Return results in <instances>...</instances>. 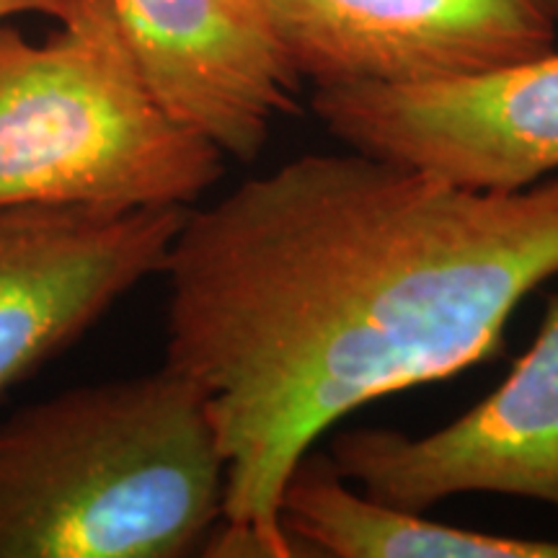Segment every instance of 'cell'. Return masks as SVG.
<instances>
[{"instance_id":"cell-10","label":"cell","mask_w":558,"mask_h":558,"mask_svg":"<svg viewBox=\"0 0 558 558\" xmlns=\"http://www.w3.org/2000/svg\"><path fill=\"white\" fill-rule=\"evenodd\" d=\"M73 5L75 0H0V24L13 16H26V13L60 21L73 11Z\"/></svg>"},{"instance_id":"cell-1","label":"cell","mask_w":558,"mask_h":558,"mask_svg":"<svg viewBox=\"0 0 558 558\" xmlns=\"http://www.w3.org/2000/svg\"><path fill=\"white\" fill-rule=\"evenodd\" d=\"M166 362L226 460L202 556L295 558L279 494L326 429L497 354L558 275V173L481 192L367 153H308L190 209L166 256Z\"/></svg>"},{"instance_id":"cell-5","label":"cell","mask_w":558,"mask_h":558,"mask_svg":"<svg viewBox=\"0 0 558 558\" xmlns=\"http://www.w3.org/2000/svg\"><path fill=\"white\" fill-rule=\"evenodd\" d=\"M313 88H409L478 78L556 50L548 0H267Z\"/></svg>"},{"instance_id":"cell-11","label":"cell","mask_w":558,"mask_h":558,"mask_svg":"<svg viewBox=\"0 0 558 558\" xmlns=\"http://www.w3.org/2000/svg\"><path fill=\"white\" fill-rule=\"evenodd\" d=\"M548 5H550V11H554V16L558 21V0H548Z\"/></svg>"},{"instance_id":"cell-7","label":"cell","mask_w":558,"mask_h":558,"mask_svg":"<svg viewBox=\"0 0 558 558\" xmlns=\"http://www.w3.org/2000/svg\"><path fill=\"white\" fill-rule=\"evenodd\" d=\"M362 494L414 512L460 494H505L558 509V292L533 344L488 399L442 429H347L329 456Z\"/></svg>"},{"instance_id":"cell-8","label":"cell","mask_w":558,"mask_h":558,"mask_svg":"<svg viewBox=\"0 0 558 558\" xmlns=\"http://www.w3.org/2000/svg\"><path fill=\"white\" fill-rule=\"evenodd\" d=\"M145 81L177 120L226 158L254 160L277 120L298 111L303 78L267 0H111Z\"/></svg>"},{"instance_id":"cell-6","label":"cell","mask_w":558,"mask_h":558,"mask_svg":"<svg viewBox=\"0 0 558 558\" xmlns=\"http://www.w3.org/2000/svg\"><path fill=\"white\" fill-rule=\"evenodd\" d=\"M190 207H0V399L163 271Z\"/></svg>"},{"instance_id":"cell-9","label":"cell","mask_w":558,"mask_h":558,"mask_svg":"<svg viewBox=\"0 0 558 558\" xmlns=\"http://www.w3.org/2000/svg\"><path fill=\"white\" fill-rule=\"evenodd\" d=\"M279 525L295 556L331 558H558V541L445 525L357 494L331 460L305 452L279 494Z\"/></svg>"},{"instance_id":"cell-4","label":"cell","mask_w":558,"mask_h":558,"mask_svg":"<svg viewBox=\"0 0 558 558\" xmlns=\"http://www.w3.org/2000/svg\"><path fill=\"white\" fill-rule=\"evenodd\" d=\"M311 109L347 148L481 192L558 173V52L478 78L409 88H313Z\"/></svg>"},{"instance_id":"cell-2","label":"cell","mask_w":558,"mask_h":558,"mask_svg":"<svg viewBox=\"0 0 558 558\" xmlns=\"http://www.w3.org/2000/svg\"><path fill=\"white\" fill-rule=\"evenodd\" d=\"M226 460L169 365L0 422V558H181L222 520Z\"/></svg>"},{"instance_id":"cell-3","label":"cell","mask_w":558,"mask_h":558,"mask_svg":"<svg viewBox=\"0 0 558 558\" xmlns=\"http://www.w3.org/2000/svg\"><path fill=\"white\" fill-rule=\"evenodd\" d=\"M45 41L0 24V207H190L226 156L160 104L111 0Z\"/></svg>"}]
</instances>
